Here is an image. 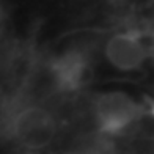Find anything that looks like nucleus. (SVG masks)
<instances>
[{
  "mask_svg": "<svg viewBox=\"0 0 154 154\" xmlns=\"http://www.w3.org/2000/svg\"><path fill=\"white\" fill-rule=\"evenodd\" d=\"M57 134V120L43 107H27L11 121V135L27 149H43Z\"/></svg>",
  "mask_w": 154,
  "mask_h": 154,
  "instance_id": "obj_1",
  "label": "nucleus"
},
{
  "mask_svg": "<svg viewBox=\"0 0 154 154\" xmlns=\"http://www.w3.org/2000/svg\"><path fill=\"white\" fill-rule=\"evenodd\" d=\"M93 112L102 131L116 134L137 121L142 115V106L121 91H107L96 96Z\"/></svg>",
  "mask_w": 154,
  "mask_h": 154,
  "instance_id": "obj_2",
  "label": "nucleus"
},
{
  "mask_svg": "<svg viewBox=\"0 0 154 154\" xmlns=\"http://www.w3.org/2000/svg\"><path fill=\"white\" fill-rule=\"evenodd\" d=\"M104 57L118 71H135L146 60V47L135 35L116 33L107 39Z\"/></svg>",
  "mask_w": 154,
  "mask_h": 154,
  "instance_id": "obj_3",
  "label": "nucleus"
},
{
  "mask_svg": "<svg viewBox=\"0 0 154 154\" xmlns=\"http://www.w3.org/2000/svg\"><path fill=\"white\" fill-rule=\"evenodd\" d=\"M52 72L61 88L74 90L85 82L88 65L85 57L80 52L71 51L55 58V61L52 63Z\"/></svg>",
  "mask_w": 154,
  "mask_h": 154,
  "instance_id": "obj_4",
  "label": "nucleus"
}]
</instances>
